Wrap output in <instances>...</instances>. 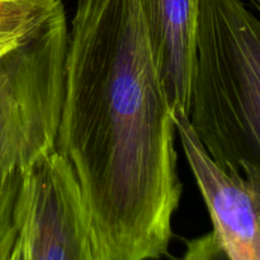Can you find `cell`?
I'll list each match as a JSON object with an SVG mask.
<instances>
[{
  "mask_svg": "<svg viewBox=\"0 0 260 260\" xmlns=\"http://www.w3.org/2000/svg\"><path fill=\"white\" fill-rule=\"evenodd\" d=\"M184 113L218 167L260 173V18L241 0H200Z\"/></svg>",
  "mask_w": 260,
  "mask_h": 260,
  "instance_id": "cell-2",
  "label": "cell"
},
{
  "mask_svg": "<svg viewBox=\"0 0 260 260\" xmlns=\"http://www.w3.org/2000/svg\"><path fill=\"white\" fill-rule=\"evenodd\" d=\"M155 60L173 111H187L200 0H141Z\"/></svg>",
  "mask_w": 260,
  "mask_h": 260,
  "instance_id": "cell-6",
  "label": "cell"
},
{
  "mask_svg": "<svg viewBox=\"0 0 260 260\" xmlns=\"http://www.w3.org/2000/svg\"><path fill=\"white\" fill-rule=\"evenodd\" d=\"M23 172L0 170V260H9L18 236L17 210Z\"/></svg>",
  "mask_w": 260,
  "mask_h": 260,
  "instance_id": "cell-7",
  "label": "cell"
},
{
  "mask_svg": "<svg viewBox=\"0 0 260 260\" xmlns=\"http://www.w3.org/2000/svg\"><path fill=\"white\" fill-rule=\"evenodd\" d=\"M249 2H250V4L253 5L254 9H255L260 15V0H249Z\"/></svg>",
  "mask_w": 260,
  "mask_h": 260,
  "instance_id": "cell-10",
  "label": "cell"
},
{
  "mask_svg": "<svg viewBox=\"0 0 260 260\" xmlns=\"http://www.w3.org/2000/svg\"><path fill=\"white\" fill-rule=\"evenodd\" d=\"M9 260H23L22 253H20V249H19V246L17 245V244L14 245V249H13L12 254H10Z\"/></svg>",
  "mask_w": 260,
  "mask_h": 260,
  "instance_id": "cell-9",
  "label": "cell"
},
{
  "mask_svg": "<svg viewBox=\"0 0 260 260\" xmlns=\"http://www.w3.org/2000/svg\"><path fill=\"white\" fill-rule=\"evenodd\" d=\"M66 13L45 25L0 3V170L24 172L55 150L65 99Z\"/></svg>",
  "mask_w": 260,
  "mask_h": 260,
  "instance_id": "cell-3",
  "label": "cell"
},
{
  "mask_svg": "<svg viewBox=\"0 0 260 260\" xmlns=\"http://www.w3.org/2000/svg\"><path fill=\"white\" fill-rule=\"evenodd\" d=\"M17 221L23 260H96L80 188L56 150L23 172Z\"/></svg>",
  "mask_w": 260,
  "mask_h": 260,
  "instance_id": "cell-4",
  "label": "cell"
},
{
  "mask_svg": "<svg viewBox=\"0 0 260 260\" xmlns=\"http://www.w3.org/2000/svg\"><path fill=\"white\" fill-rule=\"evenodd\" d=\"M173 108L141 0H78L55 150L70 165L96 260H157L182 198Z\"/></svg>",
  "mask_w": 260,
  "mask_h": 260,
  "instance_id": "cell-1",
  "label": "cell"
},
{
  "mask_svg": "<svg viewBox=\"0 0 260 260\" xmlns=\"http://www.w3.org/2000/svg\"><path fill=\"white\" fill-rule=\"evenodd\" d=\"M183 152L206 203L213 233L230 260H260V173L218 167L190 127L187 114L173 112Z\"/></svg>",
  "mask_w": 260,
  "mask_h": 260,
  "instance_id": "cell-5",
  "label": "cell"
},
{
  "mask_svg": "<svg viewBox=\"0 0 260 260\" xmlns=\"http://www.w3.org/2000/svg\"><path fill=\"white\" fill-rule=\"evenodd\" d=\"M180 260H230L213 231L188 241Z\"/></svg>",
  "mask_w": 260,
  "mask_h": 260,
  "instance_id": "cell-8",
  "label": "cell"
}]
</instances>
